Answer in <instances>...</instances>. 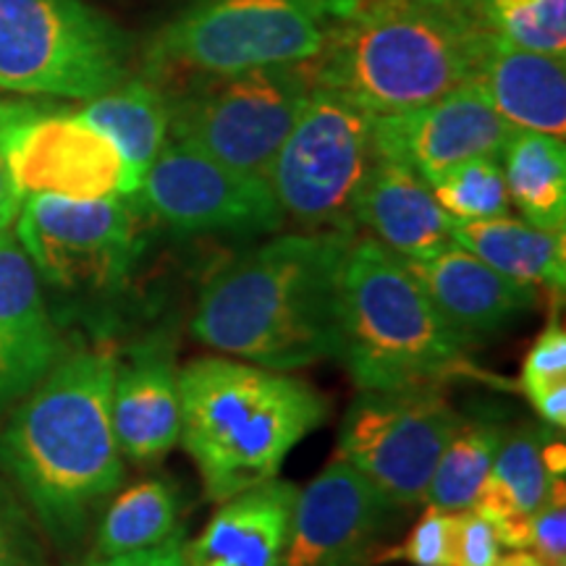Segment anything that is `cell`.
<instances>
[{"label": "cell", "mask_w": 566, "mask_h": 566, "mask_svg": "<svg viewBox=\"0 0 566 566\" xmlns=\"http://www.w3.org/2000/svg\"><path fill=\"white\" fill-rule=\"evenodd\" d=\"M116 354H63L0 430V467L55 541H80L90 516L124 480L113 428Z\"/></svg>", "instance_id": "6da1fadb"}, {"label": "cell", "mask_w": 566, "mask_h": 566, "mask_svg": "<svg viewBox=\"0 0 566 566\" xmlns=\"http://www.w3.org/2000/svg\"><path fill=\"white\" fill-rule=\"evenodd\" d=\"M354 233L275 237L205 283L192 336L226 357L300 370L338 354V275Z\"/></svg>", "instance_id": "7a4b0ae2"}, {"label": "cell", "mask_w": 566, "mask_h": 566, "mask_svg": "<svg viewBox=\"0 0 566 566\" xmlns=\"http://www.w3.org/2000/svg\"><path fill=\"white\" fill-rule=\"evenodd\" d=\"M488 38L470 6L359 0L310 69L321 87L391 116L472 82Z\"/></svg>", "instance_id": "3957f363"}, {"label": "cell", "mask_w": 566, "mask_h": 566, "mask_svg": "<svg viewBox=\"0 0 566 566\" xmlns=\"http://www.w3.org/2000/svg\"><path fill=\"white\" fill-rule=\"evenodd\" d=\"M179 399V441L212 504L273 480L294 446L328 417V399L310 384L237 357L184 365Z\"/></svg>", "instance_id": "277c9868"}, {"label": "cell", "mask_w": 566, "mask_h": 566, "mask_svg": "<svg viewBox=\"0 0 566 566\" xmlns=\"http://www.w3.org/2000/svg\"><path fill=\"white\" fill-rule=\"evenodd\" d=\"M359 391H405L475 375L407 260L352 237L338 275V354Z\"/></svg>", "instance_id": "5b68a950"}, {"label": "cell", "mask_w": 566, "mask_h": 566, "mask_svg": "<svg viewBox=\"0 0 566 566\" xmlns=\"http://www.w3.org/2000/svg\"><path fill=\"white\" fill-rule=\"evenodd\" d=\"M359 0H197L147 53L155 84L200 74L310 63Z\"/></svg>", "instance_id": "8992f818"}, {"label": "cell", "mask_w": 566, "mask_h": 566, "mask_svg": "<svg viewBox=\"0 0 566 566\" xmlns=\"http://www.w3.org/2000/svg\"><path fill=\"white\" fill-rule=\"evenodd\" d=\"M313 87L310 63L187 76L179 92H166L168 137L265 179Z\"/></svg>", "instance_id": "52a82bcc"}, {"label": "cell", "mask_w": 566, "mask_h": 566, "mask_svg": "<svg viewBox=\"0 0 566 566\" xmlns=\"http://www.w3.org/2000/svg\"><path fill=\"white\" fill-rule=\"evenodd\" d=\"M145 210L126 197L66 200L30 195L21 200L17 239L42 289L71 302H108L129 289L145 247Z\"/></svg>", "instance_id": "ba28073f"}, {"label": "cell", "mask_w": 566, "mask_h": 566, "mask_svg": "<svg viewBox=\"0 0 566 566\" xmlns=\"http://www.w3.org/2000/svg\"><path fill=\"white\" fill-rule=\"evenodd\" d=\"M124 80V34L84 0H0V90L92 101Z\"/></svg>", "instance_id": "9c48e42d"}, {"label": "cell", "mask_w": 566, "mask_h": 566, "mask_svg": "<svg viewBox=\"0 0 566 566\" xmlns=\"http://www.w3.org/2000/svg\"><path fill=\"white\" fill-rule=\"evenodd\" d=\"M373 126L370 111L315 84L265 174L283 218L304 231L354 233V200L378 158Z\"/></svg>", "instance_id": "30bf717a"}, {"label": "cell", "mask_w": 566, "mask_h": 566, "mask_svg": "<svg viewBox=\"0 0 566 566\" xmlns=\"http://www.w3.org/2000/svg\"><path fill=\"white\" fill-rule=\"evenodd\" d=\"M462 424L443 388L359 391L346 409L338 451L394 506L422 504L443 446Z\"/></svg>", "instance_id": "8fae6325"}, {"label": "cell", "mask_w": 566, "mask_h": 566, "mask_svg": "<svg viewBox=\"0 0 566 566\" xmlns=\"http://www.w3.org/2000/svg\"><path fill=\"white\" fill-rule=\"evenodd\" d=\"M134 200L145 216L181 237H250L279 231L286 221L263 176L237 171L171 137L147 168Z\"/></svg>", "instance_id": "7c38bea8"}, {"label": "cell", "mask_w": 566, "mask_h": 566, "mask_svg": "<svg viewBox=\"0 0 566 566\" xmlns=\"http://www.w3.org/2000/svg\"><path fill=\"white\" fill-rule=\"evenodd\" d=\"M9 166L21 197L53 195L66 200H105L134 195L124 155L108 134L80 113L34 105L9 142Z\"/></svg>", "instance_id": "4fadbf2b"}, {"label": "cell", "mask_w": 566, "mask_h": 566, "mask_svg": "<svg viewBox=\"0 0 566 566\" xmlns=\"http://www.w3.org/2000/svg\"><path fill=\"white\" fill-rule=\"evenodd\" d=\"M394 504L336 457L296 493L281 566H375Z\"/></svg>", "instance_id": "5bb4252c"}, {"label": "cell", "mask_w": 566, "mask_h": 566, "mask_svg": "<svg viewBox=\"0 0 566 566\" xmlns=\"http://www.w3.org/2000/svg\"><path fill=\"white\" fill-rule=\"evenodd\" d=\"M512 132L485 92L464 82L415 111L375 116L373 139L380 158L405 163L430 184L457 163L501 158Z\"/></svg>", "instance_id": "9a60e30c"}, {"label": "cell", "mask_w": 566, "mask_h": 566, "mask_svg": "<svg viewBox=\"0 0 566 566\" xmlns=\"http://www.w3.org/2000/svg\"><path fill=\"white\" fill-rule=\"evenodd\" d=\"M63 357L45 289L17 233L0 231V417Z\"/></svg>", "instance_id": "2e32d148"}, {"label": "cell", "mask_w": 566, "mask_h": 566, "mask_svg": "<svg viewBox=\"0 0 566 566\" xmlns=\"http://www.w3.org/2000/svg\"><path fill=\"white\" fill-rule=\"evenodd\" d=\"M407 265L464 349L501 334L537 304L535 286L506 279L459 244Z\"/></svg>", "instance_id": "e0dca14e"}, {"label": "cell", "mask_w": 566, "mask_h": 566, "mask_svg": "<svg viewBox=\"0 0 566 566\" xmlns=\"http://www.w3.org/2000/svg\"><path fill=\"white\" fill-rule=\"evenodd\" d=\"M113 428L129 462L155 464L179 443L181 399L174 342L155 334L139 342L113 378Z\"/></svg>", "instance_id": "ac0fdd59"}, {"label": "cell", "mask_w": 566, "mask_h": 566, "mask_svg": "<svg viewBox=\"0 0 566 566\" xmlns=\"http://www.w3.org/2000/svg\"><path fill=\"white\" fill-rule=\"evenodd\" d=\"M451 223L420 174L399 160L375 158L354 200V226H363L394 254L415 263L454 244Z\"/></svg>", "instance_id": "d6986e66"}, {"label": "cell", "mask_w": 566, "mask_h": 566, "mask_svg": "<svg viewBox=\"0 0 566 566\" xmlns=\"http://www.w3.org/2000/svg\"><path fill=\"white\" fill-rule=\"evenodd\" d=\"M296 493L273 478L218 504L200 537L184 546V566H281Z\"/></svg>", "instance_id": "ffe728a7"}, {"label": "cell", "mask_w": 566, "mask_h": 566, "mask_svg": "<svg viewBox=\"0 0 566 566\" xmlns=\"http://www.w3.org/2000/svg\"><path fill=\"white\" fill-rule=\"evenodd\" d=\"M472 82L485 92L512 129L564 137L566 132V71L564 59L516 48L491 38L480 55Z\"/></svg>", "instance_id": "44dd1931"}, {"label": "cell", "mask_w": 566, "mask_h": 566, "mask_svg": "<svg viewBox=\"0 0 566 566\" xmlns=\"http://www.w3.org/2000/svg\"><path fill=\"white\" fill-rule=\"evenodd\" d=\"M454 244L472 252L493 271L525 286L564 294L566 250L564 231H543L527 221L499 216L485 221L451 223Z\"/></svg>", "instance_id": "7402d4cb"}, {"label": "cell", "mask_w": 566, "mask_h": 566, "mask_svg": "<svg viewBox=\"0 0 566 566\" xmlns=\"http://www.w3.org/2000/svg\"><path fill=\"white\" fill-rule=\"evenodd\" d=\"M551 438H556V430L535 422L520 424L504 436L491 472L470 509L491 520L493 527L533 520L558 480L551 475L546 464V443Z\"/></svg>", "instance_id": "603a6c76"}, {"label": "cell", "mask_w": 566, "mask_h": 566, "mask_svg": "<svg viewBox=\"0 0 566 566\" xmlns=\"http://www.w3.org/2000/svg\"><path fill=\"white\" fill-rule=\"evenodd\" d=\"M76 113L113 139L137 192L147 168L168 142L171 108L166 92L150 80H124L103 95L84 101V108Z\"/></svg>", "instance_id": "cb8c5ba5"}, {"label": "cell", "mask_w": 566, "mask_h": 566, "mask_svg": "<svg viewBox=\"0 0 566 566\" xmlns=\"http://www.w3.org/2000/svg\"><path fill=\"white\" fill-rule=\"evenodd\" d=\"M509 200L527 223L543 231H564L566 223V147L564 137L514 129L504 150Z\"/></svg>", "instance_id": "d4e9b609"}, {"label": "cell", "mask_w": 566, "mask_h": 566, "mask_svg": "<svg viewBox=\"0 0 566 566\" xmlns=\"http://www.w3.org/2000/svg\"><path fill=\"white\" fill-rule=\"evenodd\" d=\"M179 488L168 478H147L126 488L105 509L92 556H122L160 546L179 533Z\"/></svg>", "instance_id": "484cf974"}, {"label": "cell", "mask_w": 566, "mask_h": 566, "mask_svg": "<svg viewBox=\"0 0 566 566\" xmlns=\"http://www.w3.org/2000/svg\"><path fill=\"white\" fill-rule=\"evenodd\" d=\"M504 436V428L499 422L462 420L438 457L436 472L430 478L428 493H424V504L449 514L475 504V495L491 472Z\"/></svg>", "instance_id": "4316f807"}, {"label": "cell", "mask_w": 566, "mask_h": 566, "mask_svg": "<svg viewBox=\"0 0 566 566\" xmlns=\"http://www.w3.org/2000/svg\"><path fill=\"white\" fill-rule=\"evenodd\" d=\"M470 6L495 38L566 59V0H470Z\"/></svg>", "instance_id": "83f0119b"}, {"label": "cell", "mask_w": 566, "mask_h": 566, "mask_svg": "<svg viewBox=\"0 0 566 566\" xmlns=\"http://www.w3.org/2000/svg\"><path fill=\"white\" fill-rule=\"evenodd\" d=\"M436 200L451 221H485L509 216L512 200L499 158H470L430 181Z\"/></svg>", "instance_id": "f1b7e54d"}, {"label": "cell", "mask_w": 566, "mask_h": 566, "mask_svg": "<svg viewBox=\"0 0 566 566\" xmlns=\"http://www.w3.org/2000/svg\"><path fill=\"white\" fill-rule=\"evenodd\" d=\"M384 562H407L412 566H451V514L428 504L401 546L375 554V564Z\"/></svg>", "instance_id": "f546056e"}, {"label": "cell", "mask_w": 566, "mask_h": 566, "mask_svg": "<svg viewBox=\"0 0 566 566\" xmlns=\"http://www.w3.org/2000/svg\"><path fill=\"white\" fill-rule=\"evenodd\" d=\"M501 543L491 520L475 509L451 514V566H495Z\"/></svg>", "instance_id": "4dcf8cb0"}, {"label": "cell", "mask_w": 566, "mask_h": 566, "mask_svg": "<svg viewBox=\"0 0 566 566\" xmlns=\"http://www.w3.org/2000/svg\"><path fill=\"white\" fill-rule=\"evenodd\" d=\"M543 566H566V509L564 478L551 488L548 499L530 522V548Z\"/></svg>", "instance_id": "1f68e13d"}, {"label": "cell", "mask_w": 566, "mask_h": 566, "mask_svg": "<svg viewBox=\"0 0 566 566\" xmlns=\"http://www.w3.org/2000/svg\"><path fill=\"white\" fill-rule=\"evenodd\" d=\"M558 380H566V334L562 323H551L530 346L522 363L520 388L530 396L537 388L554 386Z\"/></svg>", "instance_id": "d6a6232c"}, {"label": "cell", "mask_w": 566, "mask_h": 566, "mask_svg": "<svg viewBox=\"0 0 566 566\" xmlns=\"http://www.w3.org/2000/svg\"><path fill=\"white\" fill-rule=\"evenodd\" d=\"M34 103H0V231H6L17 221L21 208V192L11 176L9 166V142L24 116H30Z\"/></svg>", "instance_id": "836d02e7"}, {"label": "cell", "mask_w": 566, "mask_h": 566, "mask_svg": "<svg viewBox=\"0 0 566 566\" xmlns=\"http://www.w3.org/2000/svg\"><path fill=\"white\" fill-rule=\"evenodd\" d=\"M0 566H38L30 527L6 493H0Z\"/></svg>", "instance_id": "e575fe53"}, {"label": "cell", "mask_w": 566, "mask_h": 566, "mask_svg": "<svg viewBox=\"0 0 566 566\" xmlns=\"http://www.w3.org/2000/svg\"><path fill=\"white\" fill-rule=\"evenodd\" d=\"M184 546H187V541L179 530L160 546L122 556H92L84 566H184Z\"/></svg>", "instance_id": "d590c367"}, {"label": "cell", "mask_w": 566, "mask_h": 566, "mask_svg": "<svg viewBox=\"0 0 566 566\" xmlns=\"http://www.w3.org/2000/svg\"><path fill=\"white\" fill-rule=\"evenodd\" d=\"M530 405L541 415V420L551 424L554 430L566 428V380H558L554 386L537 388L527 396Z\"/></svg>", "instance_id": "8d00e7d4"}, {"label": "cell", "mask_w": 566, "mask_h": 566, "mask_svg": "<svg viewBox=\"0 0 566 566\" xmlns=\"http://www.w3.org/2000/svg\"><path fill=\"white\" fill-rule=\"evenodd\" d=\"M495 566H543V564L537 562L533 551H512L509 556H501Z\"/></svg>", "instance_id": "74e56055"}, {"label": "cell", "mask_w": 566, "mask_h": 566, "mask_svg": "<svg viewBox=\"0 0 566 566\" xmlns=\"http://www.w3.org/2000/svg\"><path fill=\"white\" fill-rule=\"evenodd\" d=\"M430 3H446V6H470V0H430ZM472 9V6H470Z\"/></svg>", "instance_id": "f35d334b"}]
</instances>
